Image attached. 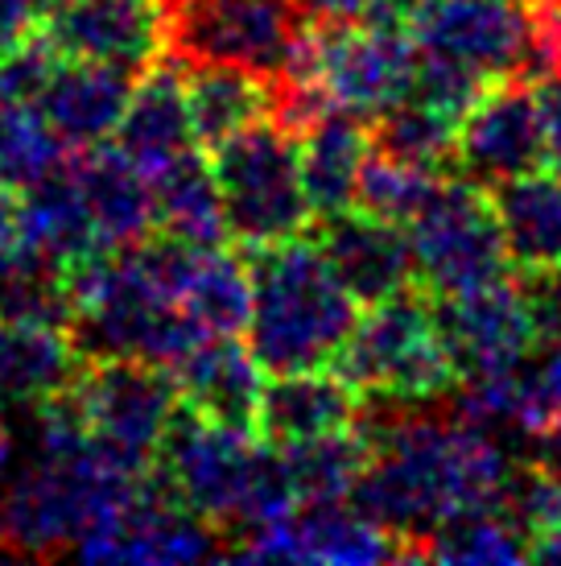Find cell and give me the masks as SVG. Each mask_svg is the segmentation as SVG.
Masks as SVG:
<instances>
[{"mask_svg": "<svg viewBox=\"0 0 561 566\" xmlns=\"http://www.w3.org/2000/svg\"><path fill=\"white\" fill-rule=\"evenodd\" d=\"M356 426L368 442V468L351 504L405 542V563L442 521L470 509H499L516 472L512 442L458 413L363 397Z\"/></svg>", "mask_w": 561, "mask_h": 566, "instance_id": "cell-1", "label": "cell"}, {"mask_svg": "<svg viewBox=\"0 0 561 566\" xmlns=\"http://www.w3.org/2000/svg\"><path fill=\"white\" fill-rule=\"evenodd\" d=\"M154 468H137L92 439L75 397L33 406V459L0 484V554L50 558L75 554L149 492Z\"/></svg>", "mask_w": 561, "mask_h": 566, "instance_id": "cell-2", "label": "cell"}, {"mask_svg": "<svg viewBox=\"0 0 561 566\" xmlns=\"http://www.w3.org/2000/svg\"><path fill=\"white\" fill-rule=\"evenodd\" d=\"M248 347L268 377L335 368L359 323L356 294L339 282L318 240L252 249Z\"/></svg>", "mask_w": 561, "mask_h": 566, "instance_id": "cell-3", "label": "cell"}, {"mask_svg": "<svg viewBox=\"0 0 561 566\" xmlns=\"http://www.w3.org/2000/svg\"><path fill=\"white\" fill-rule=\"evenodd\" d=\"M157 480L211 525L256 534L297 509L285 459L256 430L211 422L182 406L157 451Z\"/></svg>", "mask_w": 561, "mask_h": 566, "instance_id": "cell-4", "label": "cell"}, {"mask_svg": "<svg viewBox=\"0 0 561 566\" xmlns=\"http://www.w3.org/2000/svg\"><path fill=\"white\" fill-rule=\"evenodd\" d=\"M227 216V232L244 249H268L306 237L314 223L310 190L301 174V145L289 125L265 116L215 145L211 158Z\"/></svg>", "mask_w": 561, "mask_h": 566, "instance_id": "cell-5", "label": "cell"}, {"mask_svg": "<svg viewBox=\"0 0 561 566\" xmlns=\"http://www.w3.org/2000/svg\"><path fill=\"white\" fill-rule=\"evenodd\" d=\"M417 71L413 33L392 30L380 21H318L297 50L289 75L277 92L310 87L327 108L351 112L359 120H375L396 99H405Z\"/></svg>", "mask_w": 561, "mask_h": 566, "instance_id": "cell-6", "label": "cell"}, {"mask_svg": "<svg viewBox=\"0 0 561 566\" xmlns=\"http://www.w3.org/2000/svg\"><path fill=\"white\" fill-rule=\"evenodd\" d=\"M335 368L363 397H389L405 406H430L458 385L434 306L413 290L372 302L359 315Z\"/></svg>", "mask_w": 561, "mask_h": 566, "instance_id": "cell-7", "label": "cell"}, {"mask_svg": "<svg viewBox=\"0 0 561 566\" xmlns=\"http://www.w3.org/2000/svg\"><path fill=\"white\" fill-rule=\"evenodd\" d=\"M166 50L182 66L227 63L277 87L310 33L301 0H161Z\"/></svg>", "mask_w": 561, "mask_h": 566, "instance_id": "cell-8", "label": "cell"}, {"mask_svg": "<svg viewBox=\"0 0 561 566\" xmlns=\"http://www.w3.org/2000/svg\"><path fill=\"white\" fill-rule=\"evenodd\" d=\"M409 249L417 282L434 290V298L467 294L508 273L512 256L504 244L496 203L487 187L458 178L442 182L434 199L409 220Z\"/></svg>", "mask_w": 561, "mask_h": 566, "instance_id": "cell-9", "label": "cell"}, {"mask_svg": "<svg viewBox=\"0 0 561 566\" xmlns=\"http://www.w3.org/2000/svg\"><path fill=\"white\" fill-rule=\"evenodd\" d=\"M71 397L92 439L137 468H157V451L182 409L170 368L145 360H83Z\"/></svg>", "mask_w": 561, "mask_h": 566, "instance_id": "cell-10", "label": "cell"}, {"mask_svg": "<svg viewBox=\"0 0 561 566\" xmlns=\"http://www.w3.org/2000/svg\"><path fill=\"white\" fill-rule=\"evenodd\" d=\"M434 315L458 380L520 368L546 339L532 285L516 282L508 273L467 294L437 298Z\"/></svg>", "mask_w": 561, "mask_h": 566, "instance_id": "cell-11", "label": "cell"}, {"mask_svg": "<svg viewBox=\"0 0 561 566\" xmlns=\"http://www.w3.org/2000/svg\"><path fill=\"white\" fill-rule=\"evenodd\" d=\"M409 33L421 54L446 59L484 83L532 71L537 17L525 0H434Z\"/></svg>", "mask_w": 561, "mask_h": 566, "instance_id": "cell-12", "label": "cell"}, {"mask_svg": "<svg viewBox=\"0 0 561 566\" xmlns=\"http://www.w3.org/2000/svg\"><path fill=\"white\" fill-rule=\"evenodd\" d=\"M227 558L248 563H322V566H372L405 563V542L359 513L351 501L297 504L289 517L273 521L244 542L227 546Z\"/></svg>", "mask_w": 561, "mask_h": 566, "instance_id": "cell-13", "label": "cell"}, {"mask_svg": "<svg viewBox=\"0 0 561 566\" xmlns=\"http://www.w3.org/2000/svg\"><path fill=\"white\" fill-rule=\"evenodd\" d=\"M42 38L59 59L108 63L145 75L166 54L161 0H54L42 17Z\"/></svg>", "mask_w": 561, "mask_h": 566, "instance_id": "cell-14", "label": "cell"}, {"mask_svg": "<svg viewBox=\"0 0 561 566\" xmlns=\"http://www.w3.org/2000/svg\"><path fill=\"white\" fill-rule=\"evenodd\" d=\"M454 161L463 178L496 190L499 182H512L520 174L546 166V142H541V112L537 92L525 83H499L487 87L467 116L458 120Z\"/></svg>", "mask_w": 561, "mask_h": 566, "instance_id": "cell-15", "label": "cell"}, {"mask_svg": "<svg viewBox=\"0 0 561 566\" xmlns=\"http://www.w3.org/2000/svg\"><path fill=\"white\" fill-rule=\"evenodd\" d=\"M227 546L219 542V525L182 504L170 488L157 480L149 492L140 496L125 517L108 525L104 534L87 537L75 551V558L87 563H207V558H223Z\"/></svg>", "mask_w": 561, "mask_h": 566, "instance_id": "cell-16", "label": "cell"}, {"mask_svg": "<svg viewBox=\"0 0 561 566\" xmlns=\"http://www.w3.org/2000/svg\"><path fill=\"white\" fill-rule=\"evenodd\" d=\"M318 249L327 252L330 269L356 294L359 306L405 294L409 285L417 282L405 228L368 216L359 207H347L318 223Z\"/></svg>", "mask_w": 561, "mask_h": 566, "instance_id": "cell-17", "label": "cell"}, {"mask_svg": "<svg viewBox=\"0 0 561 566\" xmlns=\"http://www.w3.org/2000/svg\"><path fill=\"white\" fill-rule=\"evenodd\" d=\"M363 394L335 368H306V373H277L265 380L256 434L273 447H289L301 439L351 430L359 422Z\"/></svg>", "mask_w": 561, "mask_h": 566, "instance_id": "cell-18", "label": "cell"}, {"mask_svg": "<svg viewBox=\"0 0 561 566\" xmlns=\"http://www.w3.org/2000/svg\"><path fill=\"white\" fill-rule=\"evenodd\" d=\"M133 95V71L108 63H83V59H59L46 92L38 95V108L50 128L63 137L66 149H95L116 137V125L125 116Z\"/></svg>", "mask_w": 561, "mask_h": 566, "instance_id": "cell-19", "label": "cell"}, {"mask_svg": "<svg viewBox=\"0 0 561 566\" xmlns=\"http://www.w3.org/2000/svg\"><path fill=\"white\" fill-rule=\"evenodd\" d=\"M194 116L187 99V75L173 66H149L145 80L133 83L125 116L116 125V149L128 154L154 178L157 170L194 154Z\"/></svg>", "mask_w": 561, "mask_h": 566, "instance_id": "cell-20", "label": "cell"}, {"mask_svg": "<svg viewBox=\"0 0 561 566\" xmlns=\"http://www.w3.org/2000/svg\"><path fill=\"white\" fill-rule=\"evenodd\" d=\"M182 406L235 430H256V409L265 394V368L256 364L248 344L235 335L207 339L173 368Z\"/></svg>", "mask_w": 561, "mask_h": 566, "instance_id": "cell-21", "label": "cell"}, {"mask_svg": "<svg viewBox=\"0 0 561 566\" xmlns=\"http://www.w3.org/2000/svg\"><path fill=\"white\" fill-rule=\"evenodd\" d=\"M75 174L83 199H87V211H92L99 249H125V244L154 237V178L128 154H120L116 145L112 149H104V145L78 149Z\"/></svg>", "mask_w": 561, "mask_h": 566, "instance_id": "cell-22", "label": "cell"}, {"mask_svg": "<svg viewBox=\"0 0 561 566\" xmlns=\"http://www.w3.org/2000/svg\"><path fill=\"white\" fill-rule=\"evenodd\" d=\"M297 145H301V174L310 190L314 220L356 207L359 174L372 154V133L363 128V120L351 112L322 108L297 128Z\"/></svg>", "mask_w": 561, "mask_h": 566, "instance_id": "cell-23", "label": "cell"}, {"mask_svg": "<svg viewBox=\"0 0 561 566\" xmlns=\"http://www.w3.org/2000/svg\"><path fill=\"white\" fill-rule=\"evenodd\" d=\"M17 207H21V244L42 252L54 265L71 269L87 252L99 249L92 211L78 187L75 158H66L59 170L38 178L33 187L17 190Z\"/></svg>", "mask_w": 561, "mask_h": 566, "instance_id": "cell-24", "label": "cell"}, {"mask_svg": "<svg viewBox=\"0 0 561 566\" xmlns=\"http://www.w3.org/2000/svg\"><path fill=\"white\" fill-rule=\"evenodd\" d=\"M491 203L504 228L508 256L520 273L541 277L561 265V174L541 166L512 182H499Z\"/></svg>", "mask_w": 561, "mask_h": 566, "instance_id": "cell-25", "label": "cell"}, {"mask_svg": "<svg viewBox=\"0 0 561 566\" xmlns=\"http://www.w3.org/2000/svg\"><path fill=\"white\" fill-rule=\"evenodd\" d=\"M187 99L194 116L199 142L215 149L219 142L235 137L240 128L256 125L277 108V87L244 66L194 63L187 66Z\"/></svg>", "mask_w": 561, "mask_h": 566, "instance_id": "cell-26", "label": "cell"}, {"mask_svg": "<svg viewBox=\"0 0 561 566\" xmlns=\"http://www.w3.org/2000/svg\"><path fill=\"white\" fill-rule=\"evenodd\" d=\"M154 207L157 228L182 244L215 249L232 237L227 216H223V199H219L215 170L199 154H187V158H178L173 166L154 174Z\"/></svg>", "mask_w": 561, "mask_h": 566, "instance_id": "cell-27", "label": "cell"}, {"mask_svg": "<svg viewBox=\"0 0 561 566\" xmlns=\"http://www.w3.org/2000/svg\"><path fill=\"white\" fill-rule=\"evenodd\" d=\"M252 306V269L227 252L223 244L215 249H194L187 285H182V315L194 323L203 339H223L240 335L248 327Z\"/></svg>", "mask_w": 561, "mask_h": 566, "instance_id": "cell-28", "label": "cell"}, {"mask_svg": "<svg viewBox=\"0 0 561 566\" xmlns=\"http://www.w3.org/2000/svg\"><path fill=\"white\" fill-rule=\"evenodd\" d=\"M425 558L454 566L525 563L532 558V542L504 509H470L421 537L413 546V563H425Z\"/></svg>", "mask_w": 561, "mask_h": 566, "instance_id": "cell-29", "label": "cell"}, {"mask_svg": "<svg viewBox=\"0 0 561 566\" xmlns=\"http://www.w3.org/2000/svg\"><path fill=\"white\" fill-rule=\"evenodd\" d=\"M285 459L289 484L297 492V504H339L351 501L359 475L368 468V442L351 430H335V434H318V439H301L289 447H277Z\"/></svg>", "mask_w": 561, "mask_h": 566, "instance_id": "cell-30", "label": "cell"}, {"mask_svg": "<svg viewBox=\"0 0 561 566\" xmlns=\"http://www.w3.org/2000/svg\"><path fill=\"white\" fill-rule=\"evenodd\" d=\"M66 161L63 137L50 128L38 104L0 95V187L25 190Z\"/></svg>", "mask_w": 561, "mask_h": 566, "instance_id": "cell-31", "label": "cell"}, {"mask_svg": "<svg viewBox=\"0 0 561 566\" xmlns=\"http://www.w3.org/2000/svg\"><path fill=\"white\" fill-rule=\"evenodd\" d=\"M454 142H458V116L437 108L421 95L396 99L389 112L375 116L372 145L396 158L421 161V166H442L454 158Z\"/></svg>", "mask_w": 561, "mask_h": 566, "instance_id": "cell-32", "label": "cell"}, {"mask_svg": "<svg viewBox=\"0 0 561 566\" xmlns=\"http://www.w3.org/2000/svg\"><path fill=\"white\" fill-rule=\"evenodd\" d=\"M437 187H442V178H437L434 166L396 158V154H384V149L372 145V154L363 161V174H359L356 207L368 211V216H380V220L409 228V220L434 199Z\"/></svg>", "mask_w": 561, "mask_h": 566, "instance_id": "cell-33", "label": "cell"}, {"mask_svg": "<svg viewBox=\"0 0 561 566\" xmlns=\"http://www.w3.org/2000/svg\"><path fill=\"white\" fill-rule=\"evenodd\" d=\"M54 66H59V50L42 38V30L30 33L25 42L0 50V95L21 99V104H38V95L46 92Z\"/></svg>", "mask_w": 561, "mask_h": 566, "instance_id": "cell-34", "label": "cell"}, {"mask_svg": "<svg viewBox=\"0 0 561 566\" xmlns=\"http://www.w3.org/2000/svg\"><path fill=\"white\" fill-rule=\"evenodd\" d=\"M529 389H532V413H529V447L541 430L561 422V327L549 331L546 347H537V356L529 360Z\"/></svg>", "mask_w": 561, "mask_h": 566, "instance_id": "cell-35", "label": "cell"}, {"mask_svg": "<svg viewBox=\"0 0 561 566\" xmlns=\"http://www.w3.org/2000/svg\"><path fill=\"white\" fill-rule=\"evenodd\" d=\"M537 112H541V142H546V170L561 174V75H541Z\"/></svg>", "mask_w": 561, "mask_h": 566, "instance_id": "cell-36", "label": "cell"}, {"mask_svg": "<svg viewBox=\"0 0 561 566\" xmlns=\"http://www.w3.org/2000/svg\"><path fill=\"white\" fill-rule=\"evenodd\" d=\"M42 4L38 0H0V50L25 42L42 25Z\"/></svg>", "mask_w": 561, "mask_h": 566, "instance_id": "cell-37", "label": "cell"}, {"mask_svg": "<svg viewBox=\"0 0 561 566\" xmlns=\"http://www.w3.org/2000/svg\"><path fill=\"white\" fill-rule=\"evenodd\" d=\"M434 0H368V21H380V25H392V30H413L417 17L430 9Z\"/></svg>", "mask_w": 561, "mask_h": 566, "instance_id": "cell-38", "label": "cell"}, {"mask_svg": "<svg viewBox=\"0 0 561 566\" xmlns=\"http://www.w3.org/2000/svg\"><path fill=\"white\" fill-rule=\"evenodd\" d=\"M532 294H537V306H541L546 335L549 331H558L561 327V265L541 273V277H532Z\"/></svg>", "mask_w": 561, "mask_h": 566, "instance_id": "cell-39", "label": "cell"}, {"mask_svg": "<svg viewBox=\"0 0 561 566\" xmlns=\"http://www.w3.org/2000/svg\"><path fill=\"white\" fill-rule=\"evenodd\" d=\"M21 249V207H17V190L0 187V256Z\"/></svg>", "mask_w": 561, "mask_h": 566, "instance_id": "cell-40", "label": "cell"}, {"mask_svg": "<svg viewBox=\"0 0 561 566\" xmlns=\"http://www.w3.org/2000/svg\"><path fill=\"white\" fill-rule=\"evenodd\" d=\"M314 21H359L368 13V0H301Z\"/></svg>", "mask_w": 561, "mask_h": 566, "instance_id": "cell-41", "label": "cell"}, {"mask_svg": "<svg viewBox=\"0 0 561 566\" xmlns=\"http://www.w3.org/2000/svg\"><path fill=\"white\" fill-rule=\"evenodd\" d=\"M532 558L537 563H561V517L532 537Z\"/></svg>", "mask_w": 561, "mask_h": 566, "instance_id": "cell-42", "label": "cell"}, {"mask_svg": "<svg viewBox=\"0 0 561 566\" xmlns=\"http://www.w3.org/2000/svg\"><path fill=\"white\" fill-rule=\"evenodd\" d=\"M0 480H4V472H0Z\"/></svg>", "mask_w": 561, "mask_h": 566, "instance_id": "cell-43", "label": "cell"}]
</instances>
